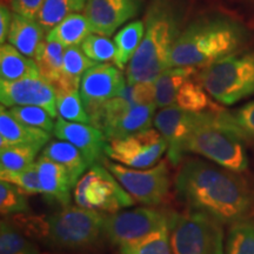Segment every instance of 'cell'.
<instances>
[{"mask_svg":"<svg viewBox=\"0 0 254 254\" xmlns=\"http://www.w3.org/2000/svg\"><path fill=\"white\" fill-rule=\"evenodd\" d=\"M174 187L184 205L222 224L232 225L246 219L253 205L252 190L243 177L201 159L184 161Z\"/></svg>","mask_w":254,"mask_h":254,"instance_id":"obj_1","label":"cell"},{"mask_svg":"<svg viewBox=\"0 0 254 254\" xmlns=\"http://www.w3.org/2000/svg\"><path fill=\"white\" fill-rule=\"evenodd\" d=\"M187 12V0H150L144 18V38L127 65V84L154 81L171 68V53L186 26Z\"/></svg>","mask_w":254,"mask_h":254,"instance_id":"obj_2","label":"cell"},{"mask_svg":"<svg viewBox=\"0 0 254 254\" xmlns=\"http://www.w3.org/2000/svg\"><path fill=\"white\" fill-rule=\"evenodd\" d=\"M250 39L240 21L224 14L196 18L187 24L171 53V67L204 68L241 51Z\"/></svg>","mask_w":254,"mask_h":254,"instance_id":"obj_3","label":"cell"},{"mask_svg":"<svg viewBox=\"0 0 254 254\" xmlns=\"http://www.w3.org/2000/svg\"><path fill=\"white\" fill-rule=\"evenodd\" d=\"M245 142L228 122L226 111H204L195 112L185 152L202 155L219 166L240 173L249 168Z\"/></svg>","mask_w":254,"mask_h":254,"instance_id":"obj_4","label":"cell"},{"mask_svg":"<svg viewBox=\"0 0 254 254\" xmlns=\"http://www.w3.org/2000/svg\"><path fill=\"white\" fill-rule=\"evenodd\" d=\"M106 215L79 206H67L46 217V234L41 243L49 249L69 253H90L105 237Z\"/></svg>","mask_w":254,"mask_h":254,"instance_id":"obj_5","label":"cell"},{"mask_svg":"<svg viewBox=\"0 0 254 254\" xmlns=\"http://www.w3.org/2000/svg\"><path fill=\"white\" fill-rule=\"evenodd\" d=\"M196 78L212 99L231 106L254 95V51L239 52L201 68Z\"/></svg>","mask_w":254,"mask_h":254,"instance_id":"obj_6","label":"cell"},{"mask_svg":"<svg viewBox=\"0 0 254 254\" xmlns=\"http://www.w3.org/2000/svg\"><path fill=\"white\" fill-rule=\"evenodd\" d=\"M222 222L204 212L170 214V238L174 254H224Z\"/></svg>","mask_w":254,"mask_h":254,"instance_id":"obj_7","label":"cell"},{"mask_svg":"<svg viewBox=\"0 0 254 254\" xmlns=\"http://www.w3.org/2000/svg\"><path fill=\"white\" fill-rule=\"evenodd\" d=\"M73 199L79 207L110 213L129 207L135 201L103 164L91 166L78 180Z\"/></svg>","mask_w":254,"mask_h":254,"instance_id":"obj_8","label":"cell"},{"mask_svg":"<svg viewBox=\"0 0 254 254\" xmlns=\"http://www.w3.org/2000/svg\"><path fill=\"white\" fill-rule=\"evenodd\" d=\"M103 165L118 179L135 201L146 206H158L166 200L171 187V177L166 160L148 170L124 166L119 163L103 161Z\"/></svg>","mask_w":254,"mask_h":254,"instance_id":"obj_9","label":"cell"},{"mask_svg":"<svg viewBox=\"0 0 254 254\" xmlns=\"http://www.w3.org/2000/svg\"><path fill=\"white\" fill-rule=\"evenodd\" d=\"M157 107V104L131 105L118 95L101 107L92 125L99 127L107 140L125 138L151 128Z\"/></svg>","mask_w":254,"mask_h":254,"instance_id":"obj_10","label":"cell"},{"mask_svg":"<svg viewBox=\"0 0 254 254\" xmlns=\"http://www.w3.org/2000/svg\"><path fill=\"white\" fill-rule=\"evenodd\" d=\"M168 221L170 215L152 207L118 211L106 215L105 237L112 245L119 247L168 226Z\"/></svg>","mask_w":254,"mask_h":254,"instance_id":"obj_11","label":"cell"},{"mask_svg":"<svg viewBox=\"0 0 254 254\" xmlns=\"http://www.w3.org/2000/svg\"><path fill=\"white\" fill-rule=\"evenodd\" d=\"M167 151V144L158 129L148 128L125 138L109 140L105 154L111 160L132 168H147Z\"/></svg>","mask_w":254,"mask_h":254,"instance_id":"obj_12","label":"cell"},{"mask_svg":"<svg viewBox=\"0 0 254 254\" xmlns=\"http://www.w3.org/2000/svg\"><path fill=\"white\" fill-rule=\"evenodd\" d=\"M126 86L122 69L109 63H99L88 68L80 81V97L91 124L107 101L118 97Z\"/></svg>","mask_w":254,"mask_h":254,"instance_id":"obj_13","label":"cell"},{"mask_svg":"<svg viewBox=\"0 0 254 254\" xmlns=\"http://www.w3.org/2000/svg\"><path fill=\"white\" fill-rule=\"evenodd\" d=\"M0 101L2 106H39L50 113L52 118L58 117L57 90L43 77H27L20 80H0Z\"/></svg>","mask_w":254,"mask_h":254,"instance_id":"obj_14","label":"cell"},{"mask_svg":"<svg viewBox=\"0 0 254 254\" xmlns=\"http://www.w3.org/2000/svg\"><path fill=\"white\" fill-rule=\"evenodd\" d=\"M144 4L145 0H87L84 14L93 33L110 37L140 13Z\"/></svg>","mask_w":254,"mask_h":254,"instance_id":"obj_15","label":"cell"},{"mask_svg":"<svg viewBox=\"0 0 254 254\" xmlns=\"http://www.w3.org/2000/svg\"><path fill=\"white\" fill-rule=\"evenodd\" d=\"M195 112L177 106L164 107L154 117V126L167 144V159L173 166L183 161L185 145L194 123Z\"/></svg>","mask_w":254,"mask_h":254,"instance_id":"obj_16","label":"cell"},{"mask_svg":"<svg viewBox=\"0 0 254 254\" xmlns=\"http://www.w3.org/2000/svg\"><path fill=\"white\" fill-rule=\"evenodd\" d=\"M53 135L57 139L68 141L78 147L90 167L95 164H103L105 160V150L109 140L99 127L91 124L67 122L62 117H58Z\"/></svg>","mask_w":254,"mask_h":254,"instance_id":"obj_17","label":"cell"},{"mask_svg":"<svg viewBox=\"0 0 254 254\" xmlns=\"http://www.w3.org/2000/svg\"><path fill=\"white\" fill-rule=\"evenodd\" d=\"M39 174L41 195L49 201L67 207L72 200V190L75 187L68 171L63 165L40 154L36 160Z\"/></svg>","mask_w":254,"mask_h":254,"instance_id":"obj_18","label":"cell"},{"mask_svg":"<svg viewBox=\"0 0 254 254\" xmlns=\"http://www.w3.org/2000/svg\"><path fill=\"white\" fill-rule=\"evenodd\" d=\"M52 133L20 123L7 107L0 109V147L14 145H37L45 147Z\"/></svg>","mask_w":254,"mask_h":254,"instance_id":"obj_19","label":"cell"},{"mask_svg":"<svg viewBox=\"0 0 254 254\" xmlns=\"http://www.w3.org/2000/svg\"><path fill=\"white\" fill-rule=\"evenodd\" d=\"M45 30L37 19L14 13L7 34V41L23 55L34 58L38 47L46 39Z\"/></svg>","mask_w":254,"mask_h":254,"instance_id":"obj_20","label":"cell"},{"mask_svg":"<svg viewBox=\"0 0 254 254\" xmlns=\"http://www.w3.org/2000/svg\"><path fill=\"white\" fill-rule=\"evenodd\" d=\"M41 154L63 165L68 171L74 185H77L78 180L84 176L87 168L90 167L84 154L78 147H75L71 142L60 140V139L47 142L45 147L43 148Z\"/></svg>","mask_w":254,"mask_h":254,"instance_id":"obj_21","label":"cell"},{"mask_svg":"<svg viewBox=\"0 0 254 254\" xmlns=\"http://www.w3.org/2000/svg\"><path fill=\"white\" fill-rule=\"evenodd\" d=\"M0 75L2 80L14 81L27 77H38L40 72L34 60L7 43L0 47Z\"/></svg>","mask_w":254,"mask_h":254,"instance_id":"obj_22","label":"cell"},{"mask_svg":"<svg viewBox=\"0 0 254 254\" xmlns=\"http://www.w3.org/2000/svg\"><path fill=\"white\" fill-rule=\"evenodd\" d=\"M91 33L93 32L86 15L73 13L47 32L46 40L62 44L64 47L78 46Z\"/></svg>","mask_w":254,"mask_h":254,"instance_id":"obj_23","label":"cell"},{"mask_svg":"<svg viewBox=\"0 0 254 254\" xmlns=\"http://www.w3.org/2000/svg\"><path fill=\"white\" fill-rule=\"evenodd\" d=\"M196 73L198 69L192 67H171L161 73L154 80L157 106L160 109L173 106L179 88Z\"/></svg>","mask_w":254,"mask_h":254,"instance_id":"obj_24","label":"cell"},{"mask_svg":"<svg viewBox=\"0 0 254 254\" xmlns=\"http://www.w3.org/2000/svg\"><path fill=\"white\" fill-rule=\"evenodd\" d=\"M97 64L82 52L81 47H66L62 77L55 87L57 90H79L82 75Z\"/></svg>","mask_w":254,"mask_h":254,"instance_id":"obj_25","label":"cell"},{"mask_svg":"<svg viewBox=\"0 0 254 254\" xmlns=\"http://www.w3.org/2000/svg\"><path fill=\"white\" fill-rule=\"evenodd\" d=\"M145 33V24L141 20H135L127 24L117 32L114 36V44L117 47L116 58L113 63L120 69L128 65L136 50L140 46Z\"/></svg>","mask_w":254,"mask_h":254,"instance_id":"obj_26","label":"cell"},{"mask_svg":"<svg viewBox=\"0 0 254 254\" xmlns=\"http://www.w3.org/2000/svg\"><path fill=\"white\" fill-rule=\"evenodd\" d=\"M66 47L55 41L44 40L38 47L34 62L39 68L40 77H43L53 86H56L62 77V69Z\"/></svg>","mask_w":254,"mask_h":254,"instance_id":"obj_27","label":"cell"},{"mask_svg":"<svg viewBox=\"0 0 254 254\" xmlns=\"http://www.w3.org/2000/svg\"><path fill=\"white\" fill-rule=\"evenodd\" d=\"M173 106L180 107V109L190 111V112L220 110V107L209 99V94L200 84L196 75L189 79L182 85L176 95Z\"/></svg>","mask_w":254,"mask_h":254,"instance_id":"obj_28","label":"cell"},{"mask_svg":"<svg viewBox=\"0 0 254 254\" xmlns=\"http://www.w3.org/2000/svg\"><path fill=\"white\" fill-rule=\"evenodd\" d=\"M87 0H44L37 20L46 33L73 13L84 11Z\"/></svg>","mask_w":254,"mask_h":254,"instance_id":"obj_29","label":"cell"},{"mask_svg":"<svg viewBox=\"0 0 254 254\" xmlns=\"http://www.w3.org/2000/svg\"><path fill=\"white\" fill-rule=\"evenodd\" d=\"M118 254H174L171 246L170 227L160 230L119 246Z\"/></svg>","mask_w":254,"mask_h":254,"instance_id":"obj_30","label":"cell"},{"mask_svg":"<svg viewBox=\"0 0 254 254\" xmlns=\"http://www.w3.org/2000/svg\"><path fill=\"white\" fill-rule=\"evenodd\" d=\"M0 254H40V251L30 238L5 219L0 224Z\"/></svg>","mask_w":254,"mask_h":254,"instance_id":"obj_31","label":"cell"},{"mask_svg":"<svg viewBox=\"0 0 254 254\" xmlns=\"http://www.w3.org/2000/svg\"><path fill=\"white\" fill-rule=\"evenodd\" d=\"M43 147L37 145H14L0 150V170L21 171L36 163Z\"/></svg>","mask_w":254,"mask_h":254,"instance_id":"obj_32","label":"cell"},{"mask_svg":"<svg viewBox=\"0 0 254 254\" xmlns=\"http://www.w3.org/2000/svg\"><path fill=\"white\" fill-rule=\"evenodd\" d=\"M57 110L58 116L67 122L91 124L79 90H57Z\"/></svg>","mask_w":254,"mask_h":254,"instance_id":"obj_33","label":"cell"},{"mask_svg":"<svg viewBox=\"0 0 254 254\" xmlns=\"http://www.w3.org/2000/svg\"><path fill=\"white\" fill-rule=\"evenodd\" d=\"M226 254H254V221L244 219L232 224L226 241Z\"/></svg>","mask_w":254,"mask_h":254,"instance_id":"obj_34","label":"cell"},{"mask_svg":"<svg viewBox=\"0 0 254 254\" xmlns=\"http://www.w3.org/2000/svg\"><path fill=\"white\" fill-rule=\"evenodd\" d=\"M26 193L13 184L1 180L0 183V212L2 217L30 213Z\"/></svg>","mask_w":254,"mask_h":254,"instance_id":"obj_35","label":"cell"},{"mask_svg":"<svg viewBox=\"0 0 254 254\" xmlns=\"http://www.w3.org/2000/svg\"><path fill=\"white\" fill-rule=\"evenodd\" d=\"M82 52L95 63H109L114 60L117 47L114 41L107 37L97 33H91L81 43Z\"/></svg>","mask_w":254,"mask_h":254,"instance_id":"obj_36","label":"cell"},{"mask_svg":"<svg viewBox=\"0 0 254 254\" xmlns=\"http://www.w3.org/2000/svg\"><path fill=\"white\" fill-rule=\"evenodd\" d=\"M9 113L15 119L25 125L37 127L44 131L52 133L55 129L56 123H53V118L50 113L43 107L39 106H13L8 109Z\"/></svg>","mask_w":254,"mask_h":254,"instance_id":"obj_37","label":"cell"},{"mask_svg":"<svg viewBox=\"0 0 254 254\" xmlns=\"http://www.w3.org/2000/svg\"><path fill=\"white\" fill-rule=\"evenodd\" d=\"M0 179L13 184L27 195H36L41 193L36 163L21 171L0 170Z\"/></svg>","mask_w":254,"mask_h":254,"instance_id":"obj_38","label":"cell"},{"mask_svg":"<svg viewBox=\"0 0 254 254\" xmlns=\"http://www.w3.org/2000/svg\"><path fill=\"white\" fill-rule=\"evenodd\" d=\"M226 117L246 141H254V100L233 112L226 111Z\"/></svg>","mask_w":254,"mask_h":254,"instance_id":"obj_39","label":"cell"},{"mask_svg":"<svg viewBox=\"0 0 254 254\" xmlns=\"http://www.w3.org/2000/svg\"><path fill=\"white\" fill-rule=\"evenodd\" d=\"M119 95L131 105L155 104L154 81L127 84Z\"/></svg>","mask_w":254,"mask_h":254,"instance_id":"obj_40","label":"cell"},{"mask_svg":"<svg viewBox=\"0 0 254 254\" xmlns=\"http://www.w3.org/2000/svg\"><path fill=\"white\" fill-rule=\"evenodd\" d=\"M12 12L30 19H37L44 0H9Z\"/></svg>","mask_w":254,"mask_h":254,"instance_id":"obj_41","label":"cell"},{"mask_svg":"<svg viewBox=\"0 0 254 254\" xmlns=\"http://www.w3.org/2000/svg\"><path fill=\"white\" fill-rule=\"evenodd\" d=\"M12 17H13V13H11V9L2 2L0 6V43H1V45L5 44V40H7Z\"/></svg>","mask_w":254,"mask_h":254,"instance_id":"obj_42","label":"cell"},{"mask_svg":"<svg viewBox=\"0 0 254 254\" xmlns=\"http://www.w3.org/2000/svg\"><path fill=\"white\" fill-rule=\"evenodd\" d=\"M249 1H251V2H252V4L254 5V0H249Z\"/></svg>","mask_w":254,"mask_h":254,"instance_id":"obj_43","label":"cell"},{"mask_svg":"<svg viewBox=\"0 0 254 254\" xmlns=\"http://www.w3.org/2000/svg\"><path fill=\"white\" fill-rule=\"evenodd\" d=\"M6 1V2H9V0H2V2Z\"/></svg>","mask_w":254,"mask_h":254,"instance_id":"obj_44","label":"cell"}]
</instances>
